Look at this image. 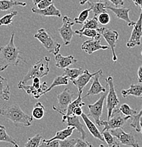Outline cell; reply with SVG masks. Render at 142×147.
<instances>
[{
    "instance_id": "6da1fadb",
    "label": "cell",
    "mask_w": 142,
    "mask_h": 147,
    "mask_svg": "<svg viewBox=\"0 0 142 147\" xmlns=\"http://www.w3.org/2000/svg\"><path fill=\"white\" fill-rule=\"evenodd\" d=\"M15 33L12 32L9 42L4 46L0 47V71H3L9 66L19 65L22 61L26 63V61L21 56V51L14 44Z\"/></svg>"
},
{
    "instance_id": "7a4b0ae2",
    "label": "cell",
    "mask_w": 142,
    "mask_h": 147,
    "mask_svg": "<svg viewBox=\"0 0 142 147\" xmlns=\"http://www.w3.org/2000/svg\"><path fill=\"white\" fill-rule=\"evenodd\" d=\"M0 115L9 119L16 126L23 125L29 127L33 120V117L24 113L17 103L8 104L5 102L0 105Z\"/></svg>"
},
{
    "instance_id": "3957f363",
    "label": "cell",
    "mask_w": 142,
    "mask_h": 147,
    "mask_svg": "<svg viewBox=\"0 0 142 147\" xmlns=\"http://www.w3.org/2000/svg\"><path fill=\"white\" fill-rule=\"evenodd\" d=\"M50 58L48 57H44L42 59L37 61L31 67L28 71L24 76V79L21 81L22 84H26L30 80H33L34 78H42L47 76L50 72L49 64Z\"/></svg>"
},
{
    "instance_id": "277c9868",
    "label": "cell",
    "mask_w": 142,
    "mask_h": 147,
    "mask_svg": "<svg viewBox=\"0 0 142 147\" xmlns=\"http://www.w3.org/2000/svg\"><path fill=\"white\" fill-rule=\"evenodd\" d=\"M34 38L38 40L48 53L57 55L59 53L61 45L55 40L50 33L45 28L38 29L37 33L34 34Z\"/></svg>"
},
{
    "instance_id": "5b68a950",
    "label": "cell",
    "mask_w": 142,
    "mask_h": 147,
    "mask_svg": "<svg viewBox=\"0 0 142 147\" xmlns=\"http://www.w3.org/2000/svg\"><path fill=\"white\" fill-rule=\"evenodd\" d=\"M129 119H132V117L125 116L119 111V109H115L113 111L112 117L109 119L100 121V126H103L102 131L122 127Z\"/></svg>"
},
{
    "instance_id": "8992f818",
    "label": "cell",
    "mask_w": 142,
    "mask_h": 147,
    "mask_svg": "<svg viewBox=\"0 0 142 147\" xmlns=\"http://www.w3.org/2000/svg\"><path fill=\"white\" fill-rule=\"evenodd\" d=\"M107 84L109 87V91H108V94L106 97V108L108 110V119H109L112 117L113 111L116 109L117 105L120 102L117 95L116 93L115 88H114L113 79L112 76H108L105 79Z\"/></svg>"
},
{
    "instance_id": "52a82bcc",
    "label": "cell",
    "mask_w": 142,
    "mask_h": 147,
    "mask_svg": "<svg viewBox=\"0 0 142 147\" xmlns=\"http://www.w3.org/2000/svg\"><path fill=\"white\" fill-rule=\"evenodd\" d=\"M98 33L104 38L108 45H110V48L111 49L112 56V61L114 62L117 61V57L115 53V46L116 42L119 38V34L117 31L112 29H109L105 27H100L97 29Z\"/></svg>"
},
{
    "instance_id": "ba28073f",
    "label": "cell",
    "mask_w": 142,
    "mask_h": 147,
    "mask_svg": "<svg viewBox=\"0 0 142 147\" xmlns=\"http://www.w3.org/2000/svg\"><path fill=\"white\" fill-rule=\"evenodd\" d=\"M75 24L74 20L69 16H65L62 18V26L59 28V36L62 38L65 45H69L71 43L75 32L73 31L72 26Z\"/></svg>"
},
{
    "instance_id": "9c48e42d",
    "label": "cell",
    "mask_w": 142,
    "mask_h": 147,
    "mask_svg": "<svg viewBox=\"0 0 142 147\" xmlns=\"http://www.w3.org/2000/svg\"><path fill=\"white\" fill-rule=\"evenodd\" d=\"M110 131L114 137L118 139L122 144L127 146L139 147V144L136 140L134 134L132 132H125L122 127L111 129L110 130Z\"/></svg>"
},
{
    "instance_id": "30bf717a",
    "label": "cell",
    "mask_w": 142,
    "mask_h": 147,
    "mask_svg": "<svg viewBox=\"0 0 142 147\" xmlns=\"http://www.w3.org/2000/svg\"><path fill=\"white\" fill-rule=\"evenodd\" d=\"M107 94L108 93H104L95 103L89 104L88 105V110H89V116L94 119L96 124L98 126H100V121H101L100 117L103 114V105L107 97Z\"/></svg>"
},
{
    "instance_id": "8fae6325",
    "label": "cell",
    "mask_w": 142,
    "mask_h": 147,
    "mask_svg": "<svg viewBox=\"0 0 142 147\" xmlns=\"http://www.w3.org/2000/svg\"><path fill=\"white\" fill-rule=\"evenodd\" d=\"M17 86L19 89L24 90V91L26 92L27 94H32L36 99L40 98L41 96L45 95V91L48 88L46 82H43L42 84H40V83L38 84L33 83L32 85L28 86L19 82Z\"/></svg>"
},
{
    "instance_id": "7c38bea8",
    "label": "cell",
    "mask_w": 142,
    "mask_h": 147,
    "mask_svg": "<svg viewBox=\"0 0 142 147\" xmlns=\"http://www.w3.org/2000/svg\"><path fill=\"white\" fill-rule=\"evenodd\" d=\"M53 110H55L56 112L59 113L62 115V122H66L68 125L69 127H74L81 134V139H85L86 138V133H85L84 128H83V125H82L81 122H80L79 117L76 115H71L68 116L66 115L62 110L58 109L57 107L52 106Z\"/></svg>"
},
{
    "instance_id": "4fadbf2b",
    "label": "cell",
    "mask_w": 142,
    "mask_h": 147,
    "mask_svg": "<svg viewBox=\"0 0 142 147\" xmlns=\"http://www.w3.org/2000/svg\"><path fill=\"white\" fill-rule=\"evenodd\" d=\"M132 34L129 40L127 42V47L129 48L139 46L141 45V40L142 38V10L139 19L134 26Z\"/></svg>"
},
{
    "instance_id": "5bb4252c",
    "label": "cell",
    "mask_w": 142,
    "mask_h": 147,
    "mask_svg": "<svg viewBox=\"0 0 142 147\" xmlns=\"http://www.w3.org/2000/svg\"><path fill=\"white\" fill-rule=\"evenodd\" d=\"M100 73H103V70L100 69L96 72L91 74L89 72L88 69H85L81 75H80L75 80L72 81V84L78 88V91H79L78 93H83V88L88 84L91 78Z\"/></svg>"
},
{
    "instance_id": "9a60e30c",
    "label": "cell",
    "mask_w": 142,
    "mask_h": 147,
    "mask_svg": "<svg viewBox=\"0 0 142 147\" xmlns=\"http://www.w3.org/2000/svg\"><path fill=\"white\" fill-rule=\"evenodd\" d=\"M74 96V93L71 92V90L68 88H65L63 91L61 92L60 93H58L57 95L58 105H59V108H57L58 109L65 112L69 105L72 102Z\"/></svg>"
},
{
    "instance_id": "2e32d148",
    "label": "cell",
    "mask_w": 142,
    "mask_h": 147,
    "mask_svg": "<svg viewBox=\"0 0 142 147\" xmlns=\"http://www.w3.org/2000/svg\"><path fill=\"white\" fill-rule=\"evenodd\" d=\"M110 47L106 45H102L100 44V40L91 39L85 40L81 45V50L88 55H92L93 53L100 50H108Z\"/></svg>"
},
{
    "instance_id": "e0dca14e",
    "label": "cell",
    "mask_w": 142,
    "mask_h": 147,
    "mask_svg": "<svg viewBox=\"0 0 142 147\" xmlns=\"http://www.w3.org/2000/svg\"><path fill=\"white\" fill-rule=\"evenodd\" d=\"M103 76V73H100L94 76V81L86 94L82 98H85L90 96H96L101 93H106V88L102 86L100 82V76Z\"/></svg>"
},
{
    "instance_id": "ac0fdd59",
    "label": "cell",
    "mask_w": 142,
    "mask_h": 147,
    "mask_svg": "<svg viewBox=\"0 0 142 147\" xmlns=\"http://www.w3.org/2000/svg\"><path fill=\"white\" fill-rule=\"evenodd\" d=\"M107 9H110L113 12V13L117 16V18L123 20L125 22L127 23L128 26H132L135 24V22L131 21L129 16V13L130 11V9L128 8H118V7H112L110 6H106Z\"/></svg>"
},
{
    "instance_id": "d6986e66",
    "label": "cell",
    "mask_w": 142,
    "mask_h": 147,
    "mask_svg": "<svg viewBox=\"0 0 142 147\" xmlns=\"http://www.w3.org/2000/svg\"><path fill=\"white\" fill-rule=\"evenodd\" d=\"M55 65L59 69L68 68L69 66L72 65L77 62V59L74 58L73 55H68V56H63L60 53H58L57 55H55Z\"/></svg>"
},
{
    "instance_id": "ffe728a7",
    "label": "cell",
    "mask_w": 142,
    "mask_h": 147,
    "mask_svg": "<svg viewBox=\"0 0 142 147\" xmlns=\"http://www.w3.org/2000/svg\"><path fill=\"white\" fill-rule=\"evenodd\" d=\"M81 118L83 120V122H84L85 127L88 129V131H90V133L92 134L93 137H94L96 139H99L101 142H104V138L102 135V133L100 132V131L97 128L94 122H93L91 120V119H89L88 116L86 114H85V113H83L81 115Z\"/></svg>"
},
{
    "instance_id": "44dd1931",
    "label": "cell",
    "mask_w": 142,
    "mask_h": 147,
    "mask_svg": "<svg viewBox=\"0 0 142 147\" xmlns=\"http://www.w3.org/2000/svg\"><path fill=\"white\" fill-rule=\"evenodd\" d=\"M31 11L33 13H36V14L40 15V16H55V17H61L62 16V13H61L59 9L56 8L54 4H51L50 7H48L46 9H39L38 8H33L31 9Z\"/></svg>"
},
{
    "instance_id": "7402d4cb",
    "label": "cell",
    "mask_w": 142,
    "mask_h": 147,
    "mask_svg": "<svg viewBox=\"0 0 142 147\" xmlns=\"http://www.w3.org/2000/svg\"><path fill=\"white\" fill-rule=\"evenodd\" d=\"M121 93L123 98H127L129 96H134L142 98V84H132L129 88L122 90Z\"/></svg>"
},
{
    "instance_id": "603a6c76",
    "label": "cell",
    "mask_w": 142,
    "mask_h": 147,
    "mask_svg": "<svg viewBox=\"0 0 142 147\" xmlns=\"http://www.w3.org/2000/svg\"><path fill=\"white\" fill-rule=\"evenodd\" d=\"M11 91L8 80L0 75V99L8 101L10 99Z\"/></svg>"
},
{
    "instance_id": "cb8c5ba5",
    "label": "cell",
    "mask_w": 142,
    "mask_h": 147,
    "mask_svg": "<svg viewBox=\"0 0 142 147\" xmlns=\"http://www.w3.org/2000/svg\"><path fill=\"white\" fill-rule=\"evenodd\" d=\"M75 127H67L66 129L62 130H59V131H57V133L55 134V135L52 138L50 139H44L45 142H52L53 140H59V141H63L65 140V139H68L70 136L72 134L73 131L75 129Z\"/></svg>"
},
{
    "instance_id": "d4e9b609",
    "label": "cell",
    "mask_w": 142,
    "mask_h": 147,
    "mask_svg": "<svg viewBox=\"0 0 142 147\" xmlns=\"http://www.w3.org/2000/svg\"><path fill=\"white\" fill-rule=\"evenodd\" d=\"M82 93H78V96L77 98L74 100H73L71 103L69 105V106L67 107V110L65 112H63L66 115L68 116H71L74 115V110H75V108H78V107H83L85 105V102H83L82 100V97H81Z\"/></svg>"
},
{
    "instance_id": "484cf974",
    "label": "cell",
    "mask_w": 142,
    "mask_h": 147,
    "mask_svg": "<svg viewBox=\"0 0 142 147\" xmlns=\"http://www.w3.org/2000/svg\"><path fill=\"white\" fill-rule=\"evenodd\" d=\"M88 4L91 9V11L94 12V16H97L100 13H104L106 11V6H108V3L103 2L101 1H98L97 2L93 1H88Z\"/></svg>"
},
{
    "instance_id": "4316f807",
    "label": "cell",
    "mask_w": 142,
    "mask_h": 147,
    "mask_svg": "<svg viewBox=\"0 0 142 147\" xmlns=\"http://www.w3.org/2000/svg\"><path fill=\"white\" fill-rule=\"evenodd\" d=\"M16 6L26 7V3L15 0H0V11H8Z\"/></svg>"
},
{
    "instance_id": "83f0119b",
    "label": "cell",
    "mask_w": 142,
    "mask_h": 147,
    "mask_svg": "<svg viewBox=\"0 0 142 147\" xmlns=\"http://www.w3.org/2000/svg\"><path fill=\"white\" fill-rule=\"evenodd\" d=\"M74 32H75V34L79 35L80 37L85 36L91 38V39L100 40V37H101V35L98 33V31L95 29L86 28L84 30L80 29V30H76Z\"/></svg>"
},
{
    "instance_id": "f1b7e54d",
    "label": "cell",
    "mask_w": 142,
    "mask_h": 147,
    "mask_svg": "<svg viewBox=\"0 0 142 147\" xmlns=\"http://www.w3.org/2000/svg\"><path fill=\"white\" fill-rule=\"evenodd\" d=\"M85 69L82 68H66L64 69L63 76H66L71 82L77 79L80 75L83 73Z\"/></svg>"
},
{
    "instance_id": "f546056e",
    "label": "cell",
    "mask_w": 142,
    "mask_h": 147,
    "mask_svg": "<svg viewBox=\"0 0 142 147\" xmlns=\"http://www.w3.org/2000/svg\"><path fill=\"white\" fill-rule=\"evenodd\" d=\"M0 142H7L11 144L14 146L19 147V145L16 143V140L7 134L5 127L1 125H0Z\"/></svg>"
},
{
    "instance_id": "4dcf8cb0",
    "label": "cell",
    "mask_w": 142,
    "mask_h": 147,
    "mask_svg": "<svg viewBox=\"0 0 142 147\" xmlns=\"http://www.w3.org/2000/svg\"><path fill=\"white\" fill-rule=\"evenodd\" d=\"M69 80V79L68 78L66 77V76H63V75H62V76H57V77L55 78V79L53 80V82L51 84V85L50 86V87H48V88L45 91V93H48V92H50L53 88H55V87L56 86L68 85Z\"/></svg>"
},
{
    "instance_id": "1f68e13d",
    "label": "cell",
    "mask_w": 142,
    "mask_h": 147,
    "mask_svg": "<svg viewBox=\"0 0 142 147\" xmlns=\"http://www.w3.org/2000/svg\"><path fill=\"white\" fill-rule=\"evenodd\" d=\"M45 115V106L40 102H36L32 110V117L36 119H41Z\"/></svg>"
},
{
    "instance_id": "d6a6232c",
    "label": "cell",
    "mask_w": 142,
    "mask_h": 147,
    "mask_svg": "<svg viewBox=\"0 0 142 147\" xmlns=\"http://www.w3.org/2000/svg\"><path fill=\"white\" fill-rule=\"evenodd\" d=\"M102 135H103L104 140L108 144V147H116L118 144L116 140L114 139V137L110 133L109 130L102 131Z\"/></svg>"
},
{
    "instance_id": "836d02e7",
    "label": "cell",
    "mask_w": 142,
    "mask_h": 147,
    "mask_svg": "<svg viewBox=\"0 0 142 147\" xmlns=\"http://www.w3.org/2000/svg\"><path fill=\"white\" fill-rule=\"evenodd\" d=\"M42 141V136L39 134H36L34 137L28 138L24 147H40Z\"/></svg>"
},
{
    "instance_id": "e575fe53",
    "label": "cell",
    "mask_w": 142,
    "mask_h": 147,
    "mask_svg": "<svg viewBox=\"0 0 142 147\" xmlns=\"http://www.w3.org/2000/svg\"><path fill=\"white\" fill-rule=\"evenodd\" d=\"M18 14V11H13L0 18V26H11L13 24V18Z\"/></svg>"
},
{
    "instance_id": "d590c367",
    "label": "cell",
    "mask_w": 142,
    "mask_h": 147,
    "mask_svg": "<svg viewBox=\"0 0 142 147\" xmlns=\"http://www.w3.org/2000/svg\"><path fill=\"white\" fill-rule=\"evenodd\" d=\"M119 111L125 116H130L132 117L138 113L137 110L133 109L127 103H123L122 105H121L119 108Z\"/></svg>"
},
{
    "instance_id": "8d00e7d4",
    "label": "cell",
    "mask_w": 142,
    "mask_h": 147,
    "mask_svg": "<svg viewBox=\"0 0 142 147\" xmlns=\"http://www.w3.org/2000/svg\"><path fill=\"white\" fill-rule=\"evenodd\" d=\"M90 11H91V9L90 8L85 9H84V10L82 11L79 13V16L74 19V23H75V24H84L85 21L88 20Z\"/></svg>"
},
{
    "instance_id": "74e56055",
    "label": "cell",
    "mask_w": 142,
    "mask_h": 147,
    "mask_svg": "<svg viewBox=\"0 0 142 147\" xmlns=\"http://www.w3.org/2000/svg\"><path fill=\"white\" fill-rule=\"evenodd\" d=\"M142 116V106L141 109L140 110L139 112H138L137 115H135L134 116H133L132 117V122L130 124V126L132 127L137 131V132H140L141 131V127H140V117Z\"/></svg>"
},
{
    "instance_id": "f35d334b",
    "label": "cell",
    "mask_w": 142,
    "mask_h": 147,
    "mask_svg": "<svg viewBox=\"0 0 142 147\" xmlns=\"http://www.w3.org/2000/svg\"><path fill=\"white\" fill-rule=\"evenodd\" d=\"M98 21L97 16H94L91 19L87 20L83 24V27L81 28V30H84V29L89 28V29H95L97 30L98 28Z\"/></svg>"
},
{
    "instance_id": "ab89813d",
    "label": "cell",
    "mask_w": 142,
    "mask_h": 147,
    "mask_svg": "<svg viewBox=\"0 0 142 147\" xmlns=\"http://www.w3.org/2000/svg\"><path fill=\"white\" fill-rule=\"evenodd\" d=\"M98 21L102 25H107L110 21V17L107 12H104L98 16Z\"/></svg>"
},
{
    "instance_id": "60d3db41",
    "label": "cell",
    "mask_w": 142,
    "mask_h": 147,
    "mask_svg": "<svg viewBox=\"0 0 142 147\" xmlns=\"http://www.w3.org/2000/svg\"><path fill=\"white\" fill-rule=\"evenodd\" d=\"M76 139H67L59 141V147H75Z\"/></svg>"
},
{
    "instance_id": "b9f144b4",
    "label": "cell",
    "mask_w": 142,
    "mask_h": 147,
    "mask_svg": "<svg viewBox=\"0 0 142 147\" xmlns=\"http://www.w3.org/2000/svg\"><path fill=\"white\" fill-rule=\"evenodd\" d=\"M40 147H59V141L53 140L52 142H47L44 139H42Z\"/></svg>"
},
{
    "instance_id": "7bdbcfd3",
    "label": "cell",
    "mask_w": 142,
    "mask_h": 147,
    "mask_svg": "<svg viewBox=\"0 0 142 147\" xmlns=\"http://www.w3.org/2000/svg\"><path fill=\"white\" fill-rule=\"evenodd\" d=\"M52 4H54L53 3V0H42V1H40L37 5H36V7H37L36 8L39 9H46Z\"/></svg>"
},
{
    "instance_id": "ee69618b",
    "label": "cell",
    "mask_w": 142,
    "mask_h": 147,
    "mask_svg": "<svg viewBox=\"0 0 142 147\" xmlns=\"http://www.w3.org/2000/svg\"><path fill=\"white\" fill-rule=\"evenodd\" d=\"M75 147H94L90 142L82 139H76Z\"/></svg>"
},
{
    "instance_id": "f6af8a7d",
    "label": "cell",
    "mask_w": 142,
    "mask_h": 147,
    "mask_svg": "<svg viewBox=\"0 0 142 147\" xmlns=\"http://www.w3.org/2000/svg\"><path fill=\"white\" fill-rule=\"evenodd\" d=\"M99 1H103V0H99ZM108 1H110V2H112L114 4V7H117L120 5L123 6L124 4H125L124 0H108Z\"/></svg>"
},
{
    "instance_id": "bcb514c9",
    "label": "cell",
    "mask_w": 142,
    "mask_h": 147,
    "mask_svg": "<svg viewBox=\"0 0 142 147\" xmlns=\"http://www.w3.org/2000/svg\"><path fill=\"white\" fill-rule=\"evenodd\" d=\"M83 110H82L81 107H78V108H75V110H74V115L78 117H80L83 114Z\"/></svg>"
},
{
    "instance_id": "7dc6e473",
    "label": "cell",
    "mask_w": 142,
    "mask_h": 147,
    "mask_svg": "<svg viewBox=\"0 0 142 147\" xmlns=\"http://www.w3.org/2000/svg\"><path fill=\"white\" fill-rule=\"evenodd\" d=\"M137 76H138V82L139 84L142 83V65L140 66L137 71Z\"/></svg>"
},
{
    "instance_id": "c3c4849f",
    "label": "cell",
    "mask_w": 142,
    "mask_h": 147,
    "mask_svg": "<svg viewBox=\"0 0 142 147\" xmlns=\"http://www.w3.org/2000/svg\"><path fill=\"white\" fill-rule=\"evenodd\" d=\"M136 7H140L142 10V0H132Z\"/></svg>"
},
{
    "instance_id": "681fc988",
    "label": "cell",
    "mask_w": 142,
    "mask_h": 147,
    "mask_svg": "<svg viewBox=\"0 0 142 147\" xmlns=\"http://www.w3.org/2000/svg\"><path fill=\"white\" fill-rule=\"evenodd\" d=\"M88 1H89V0H79V4H80L81 5H83L85 3L88 2Z\"/></svg>"
},
{
    "instance_id": "f907efd6",
    "label": "cell",
    "mask_w": 142,
    "mask_h": 147,
    "mask_svg": "<svg viewBox=\"0 0 142 147\" xmlns=\"http://www.w3.org/2000/svg\"><path fill=\"white\" fill-rule=\"evenodd\" d=\"M33 83H34V84H38V83H40V79H39V78H34V79H33Z\"/></svg>"
},
{
    "instance_id": "816d5d0a",
    "label": "cell",
    "mask_w": 142,
    "mask_h": 147,
    "mask_svg": "<svg viewBox=\"0 0 142 147\" xmlns=\"http://www.w3.org/2000/svg\"><path fill=\"white\" fill-rule=\"evenodd\" d=\"M32 1H33V4L36 6L38 4V3H39L40 1H42V0H32Z\"/></svg>"
},
{
    "instance_id": "f5cc1de1",
    "label": "cell",
    "mask_w": 142,
    "mask_h": 147,
    "mask_svg": "<svg viewBox=\"0 0 142 147\" xmlns=\"http://www.w3.org/2000/svg\"><path fill=\"white\" fill-rule=\"evenodd\" d=\"M139 123H140V127H141V132L142 134V116L140 117V121H139Z\"/></svg>"
},
{
    "instance_id": "db71d44e",
    "label": "cell",
    "mask_w": 142,
    "mask_h": 147,
    "mask_svg": "<svg viewBox=\"0 0 142 147\" xmlns=\"http://www.w3.org/2000/svg\"><path fill=\"white\" fill-rule=\"evenodd\" d=\"M99 147H105L104 145H103V144H100V146H99Z\"/></svg>"
},
{
    "instance_id": "11a10c76",
    "label": "cell",
    "mask_w": 142,
    "mask_h": 147,
    "mask_svg": "<svg viewBox=\"0 0 142 147\" xmlns=\"http://www.w3.org/2000/svg\"><path fill=\"white\" fill-rule=\"evenodd\" d=\"M116 147H120V145H119V144H117V146H116Z\"/></svg>"
},
{
    "instance_id": "9f6ffc18",
    "label": "cell",
    "mask_w": 142,
    "mask_h": 147,
    "mask_svg": "<svg viewBox=\"0 0 142 147\" xmlns=\"http://www.w3.org/2000/svg\"><path fill=\"white\" fill-rule=\"evenodd\" d=\"M141 55H142V51H141Z\"/></svg>"
},
{
    "instance_id": "6f0895ef",
    "label": "cell",
    "mask_w": 142,
    "mask_h": 147,
    "mask_svg": "<svg viewBox=\"0 0 142 147\" xmlns=\"http://www.w3.org/2000/svg\"><path fill=\"white\" fill-rule=\"evenodd\" d=\"M13 147H16V146H13Z\"/></svg>"
}]
</instances>
